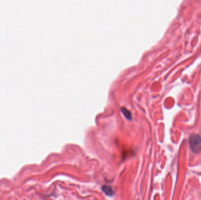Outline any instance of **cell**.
<instances>
[{"instance_id": "6da1fadb", "label": "cell", "mask_w": 201, "mask_h": 200, "mask_svg": "<svg viewBox=\"0 0 201 200\" xmlns=\"http://www.w3.org/2000/svg\"><path fill=\"white\" fill-rule=\"evenodd\" d=\"M190 150L194 153H199L201 151V137L198 135H192L189 139Z\"/></svg>"}, {"instance_id": "7a4b0ae2", "label": "cell", "mask_w": 201, "mask_h": 200, "mask_svg": "<svg viewBox=\"0 0 201 200\" xmlns=\"http://www.w3.org/2000/svg\"><path fill=\"white\" fill-rule=\"evenodd\" d=\"M102 191L107 195H112L113 194V190L112 188L110 186H104V187L102 188Z\"/></svg>"}, {"instance_id": "3957f363", "label": "cell", "mask_w": 201, "mask_h": 200, "mask_svg": "<svg viewBox=\"0 0 201 200\" xmlns=\"http://www.w3.org/2000/svg\"><path fill=\"white\" fill-rule=\"evenodd\" d=\"M121 111H122V112L124 113V114H125V116L128 119L131 118V113L129 112V111L126 108H122Z\"/></svg>"}]
</instances>
